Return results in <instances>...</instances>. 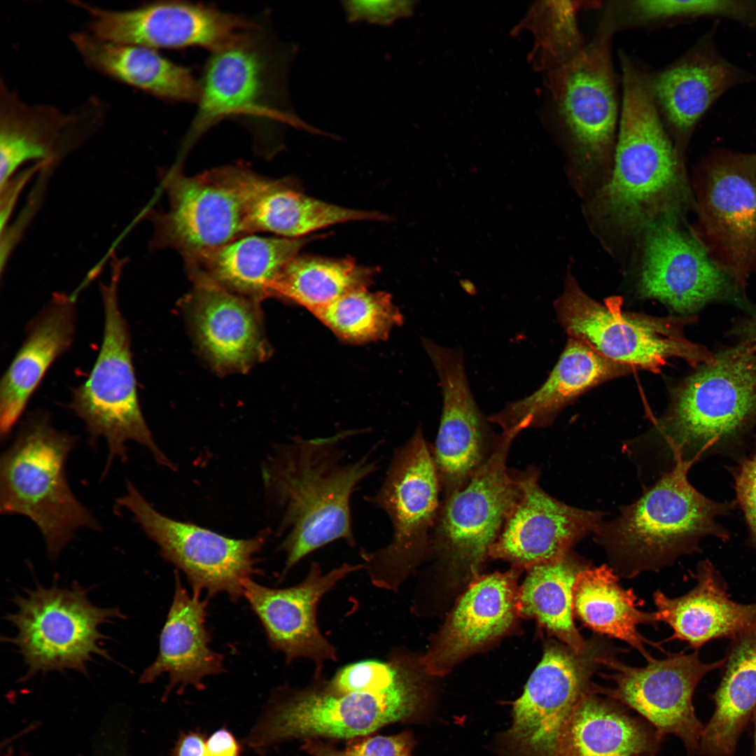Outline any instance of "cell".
Wrapping results in <instances>:
<instances>
[{
  "instance_id": "46",
  "label": "cell",
  "mask_w": 756,
  "mask_h": 756,
  "mask_svg": "<svg viewBox=\"0 0 756 756\" xmlns=\"http://www.w3.org/2000/svg\"><path fill=\"white\" fill-rule=\"evenodd\" d=\"M48 164V162H39L18 175L15 178L12 180L10 178L4 185L1 186V230L4 229L5 224L9 219L11 211L22 188L34 173Z\"/></svg>"
},
{
  "instance_id": "7",
  "label": "cell",
  "mask_w": 756,
  "mask_h": 756,
  "mask_svg": "<svg viewBox=\"0 0 756 756\" xmlns=\"http://www.w3.org/2000/svg\"><path fill=\"white\" fill-rule=\"evenodd\" d=\"M440 493L431 447L419 426L393 449L379 487L363 497L386 514L392 529L385 546L360 552L363 569L374 586L398 592L428 558Z\"/></svg>"
},
{
  "instance_id": "11",
  "label": "cell",
  "mask_w": 756,
  "mask_h": 756,
  "mask_svg": "<svg viewBox=\"0 0 756 756\" xmlns=\"http://www.w3.org/2000/svg\"><path fill=\"white\" fill-rule=\"evenodd\" d=\"M565 280L554 306L569 337L585 342L611 360L654 372L673 358L693 367L715 362V354L683 333L694 316L655 317L625 312L620 298L600 302L580 288L570 272Z\"/></svg>"
},
{
  "instance_id": "24",
  "label": "cell",
  "mask_w": 756,
  "mask_h": 756,
  "mask_svg": "<svg viewBox=\"0 0 756 756\" xmlns=\"http://www.w3.org/2000/svg\"><path fill=\"white\" fill-rule=\"evenodd\" d=\"M184 307L202 355L220 373L244 372L269 357L258 301L196 272Z\"/></svg>"
},
{
  "instance_id": "43",
  "label": "cell",
  "mask_w": 756,
  "mask_h": 756,
  "mask_svg": "<svg viewBox=\"0 0 756 756\" xmlns=\"http://www.w3.org/2000/svg\"><path fill=\"white\" fill-rule=\"evenodd\" d=\"M412 735L402 732L392 736L368 737L349 743L342 749L320 741L304 740L302 750L311 756H411Z\"/></svg>"
},
{
  "instance_id": "8",
  "label": "cell",
  "mask_w": 756,
  "mask_h": 756,
  "mask_svg": "<svg viewBox=\"0 0 756 756\" xmlns=\"http://www.w3.org/2000/svg\"><path fill=\"white\" fill-rule=\"evenodd\" d=\"M260 30L211 52L199 80L197 108L181 154L214 126L233 117L260 118L320 134L288 105L286 79L291 51L272 45Z\"/></svg>"
},
{
  "instance_id": "22",
  "label": "cell",
  "mask_w": 756,
  "mask_h": 756,
  "mask_svg": "<svg viewBox=\"0 0 756 756\" xmlns=\"http://www.w3.org/2000/svg\"><path fill=\"white\" fill-rule=\"evenodd\" d=\"M519 496L489 558L510 562L522 570L561 557L588 533L597 529L601 515L561 503L539 484L533 465L511 470Z\"/></svg>"
},
{
  "instance_id": "16",
  "label": "cell",
  "mask_w": 756,
  "mask_h": 756,
  "mask_svg": "<svg viewBox=\"0 0 756 756\" xmlns=\"http://www.w3.org/2000/svg\"><path fill=\"white\" fill-rule=\"evenodd\" d=\"M618 650L594 635L579 652L549 641L524 692L512 705V722L500 741L510 756H554L575 709L593 687L592 678Z\"/></svg>"
},
{
  "instance_id": "35",
  "label": "cell",
  "mask_w": 756,
  "mask_h": 756,
  "mask_svg": "<svg viewBox=\"0 0 756 756\" xmlns=\"http://www.w3.org/2000/svg\"><path fill=\"white\" fill-rule=\"evenodd\" d=\"M618 575L607 565L589 566L576 578L573 588V614L586 627L599 635L621 640L650 662L654 658L646 650L650 645L664 652L638 631L639 624L656 626V612L638 609L641 603L634 589L619 584Z\"/></svg>"
},
{
  "instance_id": "40",
  "label": "cell",
  "mask_w": 756,
  "mask_h": 756,
  "mask_svg": "<svg viewBox=\"0 0 756 756\" xmlns=\"http://www.w3.org/2000/svg\"><path fill=\"white\" fill-rule=\"evenodd\" d=\"M602 1H542L536 2L525 18V27L535 37L533 59L546 73L566 64L584 48L579 25L582 11L603 7Z\"/></svg>"
},
{
  "instance_id": "31",
  "label": "cell",
  "mask_w": 756,
  "mask_h": 756,
  "mask_svg": "<svg viewBox=\"0 0 756 756\" xmlns=\"http://www.w3.org/2000/svg\"><path fill=\"white\" fill-rule=\"evenodd\" d=\"M695 586L685 594L669 598L662 591L653 594L657 620L673 631L670 640L687 642L697 650L710 640L734 639L756 624V603H737L708 561L698 566Z\"/></svg>"
},
{
  "instance_id": "26",
  "label": "cell",
  "mask_w": 756,
  "mask_h": 756,
  "mask_svg": "<svg viewBox=\"0 0 756 756\" xmlns=\"http://www.w3.org/2000/svg\"><path fill=\"white\" fill-rule=\"evenodd\" d=\"M104 106L96 97L69 113L50 105L29 104L1 79L0 186L27 160L49 163L90 136L102 122Z\"/></svg>"
},
{
  "instance_id": "34",
  "label": "cell",
  "mask_w": 756,
  "mask_h": 756,
  "mask_svg": "<svg viewBox=\"0 0 756 756\" xmlns=\"http://www.w3.org/2000/svg\"><path fill=\"white\" fill-rule=\"evenodd\" d=\"M713 694L715 709L703 728L698 750L734 756L738 738L756 710V624L732 639Z\"/></svg>"
},
{
  "instance_id": "30",
  "label": "cell",
  "mask_w": 756,
  "mask_h": 756,
  "mask_svg": "<svg viewBox=\"0 0 756 756\" xmlns=\"http://www.w3.org/2000/svg\"><path fill=\"white\" fill-rule=\"evenodd\" d=\"M207 603V598L189 594L176 573L174 597L160 635L157 657L139 679L148 684L167 673L164 699L175 687L178 692L188 685L202 690L205 677L224 671L223 656L209 647Z\"/></svg>"
},
{
  "instance_id": "18",
  "label": "cell",
  "mask_w": 756,
  "mask_h": 756,
  "mask_svg": "<svg viewBox=\"0 0 756 756\" xmlns=\"http://www.w3.org/2000/svg\"><path fill=\"white\" fill-rule=\"evenodd\" d=\"M71 3L86 12L88 32L94 37L155 50L200 47L212 52L260 27L244 16L202 4L155 1L115 10Z\"/></svg>"
},
{
  "instance_id": "10",
  "label": "cell",
  "mask_w": 756,
  "mask_h": 756,
  "mask_svg": "<svg viewBox=\"0 0 756 756\" xmlns=\"http://www.w3.org/2000/svg\"><path fill=\"white\" fill-rule=\"evenodd\" d=\"M122 266L120 262H113L111 281L102 285L104 326L101 349L86 381L74 389L69 407L84 421L90 444L95 446L99 438L106 441L104 474L115 460H127L126 444L130 441L148 449L159 465L174 469L153 440L140 407L129 329L118 303Z\"/></svg>"
},
{
  "instance_id": "2",
  "label": "cell",
  "mask_w": 756,
  "mask_h": 756,
  "mask_svg": "<svg viewBox=\"0 0 756 756\" xmlns=\"http://www.w3.org/2000/svg\"><path fill=\"white\" fill-rule=\"evenodd\" d=\"M365 430H342L327 437L302 438L277 444L262 470L267 498L283 536L281 578L313 552L335 541L351 547L356 541L351 501L356 487L379 468L374 444L351 459L345 441Z\"/></svg>"
},
{
  "instance_id": "6",
  "label": "cell",
  "mask_w": 756,
  "mask_h": 756,
  "mask_svg": "<svg viewBox=\"0 0 756 756\" xmlns=\"http://www.w3.org/2000/svg\"><path fill=\"white\" fill-rule=\"evenodd\" d=\"M429 676L419 663L405 678L382 691L335 692L322 673L312 683L275 701L248 736L262 751L289 739L351 738L388 724L420 717L428 700Z\"/></svg>"
},
{
  "instance_id": "39",
  "label": "cell",
  "mask_w": 756,
  "mask_h": 756,
  "mask_svg": "<svg viewBox=\"0 0 756 756\" xmlns=\"http://www.w3.org/2000/svg\"><path fill=\"white\" fill-rule=\"evenodd\" d=\"M377 270L352 258L298 255L278 275L270 297L290 299L315 314L348 293L368 289Z\"/></svg>"
},
{
  "instance_id": "42",
  "label": "cell",
  "mask_w": 756,
  "mask_h": 756,
  "mask_svg": "<svg viewBox=\"0 0 756 756\" xmlns=\"http://www.w3.org/2000/svg\"><path fill=\"white\" fill-rule=\"evenodd\" d=\"M616 31L652 29L701 17L737 18L742 10L738 1L726 0H622L608 1Z\"/></svg>"
},
{
  "instance_id": "32",
  "label": "cell",
  "mask_w": 756,
  "mask_h": 756,
  "mask_svg": "<svg viewBox=\"0 0 756 756\" xmlns=\"http://www.w3.org/2000/svg\"><path fill=\"white\" fill-rule=\"evenodd\" d=\"M311 239L251 234L184 262L187 272H199L233 293L259 302L270 297L281 271Z\"/></svg>"
},
{
  "instance_id": "25",
  "label": "cell",
  "mask_w": 756,
  "mask_h": 756,
  "mask_svg": "<svg viewBox=\"0 0 756 756\" xmlns=\"http://www.w3.org/2000/svg\"><path fill=\"white\" fill-rule=\"evenodd\" d=\"M523 570L478 575L458 599L419 662L429 676H442L470 655L509 633L519 617L517 580Z\"/></svg>"
},
{
  "instance_id": "3",
  "label": "cell",
  "mask_w": 756,
  "mask_h": 756,
  "mask_svg": "<svg viewBox=\"0 0 756 756\" xmlns=\"http://www.w3.org/2000/svg\"><path fill=\"white\" fill-rule=\"evenodd\" d=\"M598 27L573 59L547 73L558 136L577 192L592 197L608 181L621 110V77L612 57L617 32L608 2Z\"/></svg>"
},
{
  "instance_id": "19",
  "label": "cell",
  "mask_w": 756,
  "mask_h": 756,
  "mask_svg": "<svg viewBox=\"0 0 756 756\" xmlns=\"http://www.w3.org/2000/svg\"><path fill=\"white\" fill-rule=\"evenodd\" d=\"M666 218L649 226L638 246L637 291L659 300L674 312L691 316L706 304L740 290L681 225Z\"/></svg>"
},
{
  "instance_id": "14",
  "label": "cell",
  "mask_w": 756,
  "mask_h": 756,
  "mask_svg": "<svg viewBox=\"0 0 756 756\" xmlns=\"http://www.w3.org/2000/svg\"><path fill=\"white\" fill-rule=\"evenodd\" d=\"M673 393L659 427L671 449L701 454L756 420V349L743 341L715 355Z\"/></svg>"
},
{
  "instance_id": "13",
  "label": "cell",
  "mask_w": 756,
  "mask_h": 756,
  "mask_svg": "<svg viewBox=\"0 0 756 756\" xmlns=\"http://www.w3.org/2000/svg\"><path fill=\"white\" fill-rule=\"evenodd\" d=\"M13 601L16 610L6 619L16 635L6 640L17 647L27 667L22 680L66 669L85 675L94 655L111 659L101 647L106 636L99 626L125 616L118 608L94 606L78 582L69 587L38 585Z\"/></svg>"
},
{
  "instance_id": "12",
  "label": "cell",
  "mask_w": 756,
  "mask_h": 756,
  "mask_svg": "<svg viewBox=\"0 0 756 756\" xmlns=\"http://www.w3.org/2000/svg\"><path fill=\"white\" fill-rule=\"evenodd\" d=\"M689 230L743 291L756 274V153L710 152L696 166Z\"/></svg>"
},
{
  "instance_id": "9",
  "label": "cell",
  "mask_w": 756,
  "mask_h": 756,
  "mask_svg": "<svg viewBox=\"0 0 756 756\" xmlns=\"http://www.w3.org/2000/svg\"><path fill=\"white\" fill-rule=\"evenodd\" d=\"M267 180L242 163L192 176L171 169L163 179L168 209L149 213L151 247L172 248L185 259L251 234L252 208Z\"/></svg>"
},
{
  "instance_id": "21",
  "label": "cell",
  "mask_w": 756,
  "mask_h": 756,
  "mask_svg": "<svg viewBox=\"0 0 756 756\" xmlns=\"http://www.w3.org/2000/svg\"><path fill=\"white\" fill-rule=\"evenodd\" d=\"M442 395L440 426L433 458L443 498L461 489L493 451L496 434L470 390L461 349L423 341Z\"/></svg>"
},
{
  "instance_id": "38",
  "label": "cell",
  "mask_w": 756,
  "mask_h": 756,
  "mask_svg": "<svg viewBox=\"0 0 756 756\" xmlns=\"http://www.w3.org/2000/svg\"><path fill=\"white\" fill-rule=\"evenodd\" d=\"M379 212L345 208L303 194L291 178H269L251 213L250 228L300 238L316 230L354 220H387Z\"/></svg>"
},
{
  "instance_id": "4",
  "label": "cell",
  "mask_w": 756,
  "mask_h": 756,
  "mask_svg": "<svg viewBox=\"0 0 756 756\" xmlns=\"http://www.w3.org/2000/svg\"><path fill=\"white\" fill-rule=\"evenodd\" d=\"M672 451L673 469L615 520L596 530L618 576L631 578L659 570L695 550L706 536L727 538L716 518L730 504L707 498L690 483L687 473L698 457L685 458L680 450Z\"/></svg>"
},
{
  "instance_id": "45",
  "label": "cell",
  "mask_w": 756,
  "mask_h": 756,
  "mask_svg": "<svg viewBox=\"0 0 756 756\" xmlns=\"http://www.w3.org/2000/svg\"><path fill=\"white\" fill-rule=\"evenodd\" d=\"M735 489L738 501L756 542V449L737 470Z\"/></svg>"
},
{
  "instance_id": "36",
  "label": "cell",
  "mask_w": 756,
  "mask_h": 756,
  "mask_svg": "<svg viewBox=\"0 0 756 756\" xmlns=\"http://www.w3.org/2000/svg\"><path fill=\"white\" fill-rule=\"evenodd\" d=\"M656 739L643 724L592 689L570 716L554 756H650Z\"/></svg>"
},
{
  "instance_id": "20",
  "label": "cell",
  "mask_w": 756,
  "mask_h": 756,
  "mask_svg": "<svg viewBox=\"0 0 756 756\" xmlns=\"http://www.w3.org/2000/svg\"><path fill=\"white\" fill-rule=\"evenodd\" d=\"M615 655L603 662L612 673L601 675L611 680L613 686L605 689L594 685V692L606 694L638 712L656 728L658 738L674 734L690 752L698 750L703 727L695 715L692 696L701 679L722 667L724 658L705 663L697 652H681L653 659L646 666L637 668L621 662Z\"/></svg>"
},
{
  "instance_id": "28",
  "label": "cell",
  "mask_w": 756,
  "mask_h": 756,
  "mask_svg": "<svg viewBox=\"0 0 756 756\" xmlns=\"http://www.w3.org/2000/svg\"><path fill=\"white\" fill-rule=\"evenodd\" d=\"M74 296L55 293L31 321L27 336L0 384V435L6 440L52 363L71 346L76 330Z\"/></svg>"
},
{
  "instance_id": "15",
  "label": "cell",
  "mask_w": 756,
  "mask_h": 756,
  "mask_svg": "<svg viewBox=\"0 0 756 756\" xmlns=\"http://www.w3.org/2000/svg\"><path fill=\"white\" fill-rule=\"evenodd\" d=\"M517 431L501 432L489 459L461 489L441 500L428 556L465 582L479 575L519 496L507 457Z\"/></svg>"
},
{
  "instance_id": "50",
  "label": "cell",
  "mask_w": 756,
  "mask_h": 756,
  "mask_svg": "<svg viewBox=\"0 0 756 756\" xmlns=\"http://www.w3.org/2000/svg\"><path fill=\"white\" fill-rule=\"evenodd\" d=\"M752 718H753V722H754V753H753V756H756V710L755 711V713L753 715Z\"/></svg>"
},
{
  "instance_id": "1",
  "label": "cell",
  "mask_w": 756,
  "mask_h": 756,
  "mask_svg": "<svg viewBox=\"0 0 756 756\" xmlns=\"http://www.w3.org/2000/svg\"><path fill=\"white\" fill-rule=\"evenodd\" d=\"M621 110L613 166L607 183L589 199L588 222L609 249L634 245L656 221L682 218L692 195L684 164L649 91L648 69L619 55Z\"/></svg>"
},
{
  "instance_id": "49",
  "label": "cell",
  "mask_w": 756,
  "mask_h": 756,
  "mask_svg": "<svg viewBox=\"0 0 756 756\" xmlns=\"http://www.w3.org/2000/svg\"><path fill=\"white\" fill-rule=\"evenodd\" d=\"M736 330L744 342L750 343L756 349V315L741 322Z\"/></svg>"
},
{
  "instance_id": "41",
  "label": "cell",
  "mask_w": 756,
  "mask_h": 756,
  "mask_svg": "<svg viewBox=\"0 0 756 756\" xmlns=\"http://www.w3.org/2000/svg\"><path fill=\"white\" fill-rule=\"evenodd\" d=\"M314 315L339 337L352 343L385 340L402 322L389 293L368 289L348 293Z\"/></svg>"
},
{
  "instance_id": "27",
  "label": "cell",
  "mask_w": 756,
  "mask_h": 756,
  "mask_svg": "<svg viewBox=\"0 0 756 756\" xmlns=\"http://www.w3.org/2000/svg\"><path fill=\"white\" fill-rule=\"evenodd\" d=\"M742 79L737 69L703 42L664 67L648 69L646 80L652 99L682 157L704 114Z\"/></svg>"
},
{
  "instance_id": "5",
  "label": "cell",
  "mask_w": 756,
  "mask_h": 756,
  "mask_svg": "<svg viewBox=\"0 0 756 756\" xmlns=\"http://www.w3.org/2000/svg\"><path fill=\"white\" fill-rule=\"evenodd\" d=\"M77 438L57 430L46 412L29 414L0 460V511L28 517L40 530L50 559L61 554L80 528L101 525L72 491L67 458Z\"/></svg>"
},
{
  "instance_id": "29",
  "label": "cell",
  "mask_w": 756,
  "mask_h": 756,
  "mask_svg": "<svg viewBox=\"0 0 756 756\" xmlns=\"http://www.w3.org/2000/svg\"><path fill=\"white\" fill-rule=\"evenodd\" d=\"M636 368L611 360L579 340L568 337L557 363L543 384L528 396L507 403L489 415L503 432L550 425L558 414L587 390Z\"/></svg>"
},
{
  "instance_id": "37",
  "label": "cell",
  "mask_w": 756,
  "mask_h": 756,
  "mask_svg": "<svg viewBox=\"0 0 756 756\" xmlns=\"http://www.w3.org/2000/svg\"><path fill=\"white\" fill-rule=\"evenodd\" d=\"M588 566L569 552L528 569L517 594L519 617L534 619L549 636L576 652L585 640L573 620V588L578 575Z\"/></svg>"
},
{
  "instance_id": "48",
  "label": "cell",
  "mask_w": 756,
  "mask_h": 756,
  "mask_svg": "<svg viewBox=\"0 0 756 756\" xmlns=\"http://www.w3.org/2000/svg\"><path fill=\"white\" fill-rule=\"evenodd\" d=\"M206 741L200 732L182 733L172 750V756H206Z\"/></svg>"
},
{
  "instance_id": "47",
  "label": "cell",
  "mask_w": 756,
  "mask_h": 756,
  "mask_svg": "<svg viewBox=\"0 0 756 756\" xmlns=\"http://www.w3.org/2000/svg\"><path fill=\"white\" fill-rule=\"evenodd\" d=\"M206 756H241V746L225 727L212 733L206 741Z\"/></svg>"
},
{
  "instance_id": "33",
  "label": "cell",
  "mask_w": 756,
  "mask_h": 756,
  "mask_svg": "<svg viewBox=\"0 0 756 756\" xmlns=\"http://www.w3.org/2000/svg\"><path fill=\"white\" fill-rule=\"evenodd\" d=\"M70 40L91 69L117 81L172 102H197L199 80L191 70L147 47L99 39L76 31Z\"/></svg>"
},
{
  "instance_id": "17",
  "label": "cell",
  "mask_w": 756,
  "mask_h": 756,
  "mask_svg": "<svg viewBox=\"0 0 756 756\" xmlns=\"http://www.w3.org/2000/svg\"><path fill=\"white\" fill-rule=\"evenodd\" d=\"M146 535L159 547L162 557L186 576L192 594H207L208 599L225 593L233 601L244 596V584L258 570L255 555L270 533L234 539L200 526L167 517L126 481V492L117 499Z\"/></svg>"
},
{
  "instance_id": "23",
  "label": "cell",
  "mask_w": 756,
  "mask_h": 756,
  "mask_svg": "<svg viewBox=\"0 0 756 756\" xmlns=\"http://www.w3.org/2000/svg\"><path fill=\"white\" fill-rule=\"evenodd\" d=\"M363 569L362 563H344L323 573L320 564L312 561L299 584L277 589L249 579L244 596L262 624L270 645L284 655L286 662L306 659L314 664V674H321L326 662L337 660V652L320 630L318 603L346 576Z\"/></svg>"
},
{
  "instance_id": "44",
  "label": "cell",
  "mask_w": 756,
  "mask_h": 756,
  "mask_svg": "<svg viewBox=\"0 0 756 756\" xmlns=\"http://www.w3.org/2000/svg\"><path fill=\"white\" fill-rule=\"evenodd\" d=\"M413 0H346L342 1L349 22H364L388 26L398 20L412 15L416 6Z\"/></svg>"
}]
</instances>
